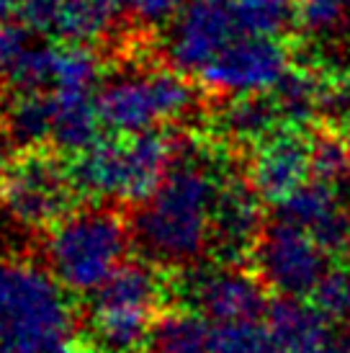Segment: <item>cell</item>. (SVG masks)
I'll use <instances>...</instances> for the list:
<instances>
[{"instance_id": "6da1fadb", "label": "cell", "mask_w": 350, "mask_h": 353, "mask_svg": "<svg viewBox=\"0 0 350 353\" xmlns=\"http://www.w3.org/2000/svg\"><path fill=\"white\" fill-rule=\"evenodd\" d=\"M222 181L219 163L209 160L198 145L181 148L163 183L139 204L132 225V235L150 261L183 268L209 250Z\"/></svg>"}, {"instance_id": "7a4b0ae2", "label": "cell", "mask_w": 350, "mask_h": 353, "mask_svg": "<svg viewBox=\"0 0 350 353\" xmlns=\"http://www.w3.org/2000/svg\"><path fill=\"white\" fill-rule=\"evenodd\" d=\"M68 289L52 271L0 258V353H54L75 338Z\"/></svg>"}, {"instance_id": "3957f363", "label": "cell", "mask_w": 350, "mask_h": 353, "mask_svg": "<svg viewBox=\"0 0 350 353\" xmlns=\"http://www.w3.org/2000/svg\"><path fill=\"white\" fill-rule=\"evenodd\" d=\"M181 148L183 139L163 129L98 137L90 148L72 155L70 173L80 196L142 204L163 183Z\"/></svg>"}, {"instance_id": "277c9868", "label": "cell", "mask_w": 350, "mask_h": 353, "mask_svg": "<svg viewBox=\"0 0 350 353\" xmlns=\"http://www.w3.org/2000/svg\"><path fill=\"white\" fill-rule=\"evenodd\" d=\"M129 232L127 222L114 209H72L49 227V271L72 294H96L121 263H127Z\"/></svg>"}, {"instance_id": "5b68a950", "label": "cell", "mask_w": 350, "mask_h": 353, "mask_svg": "<svg viewBox=\"0 0 350 353\" xmlns=\"http://www.w3.org/2000/svg\"><path fill=\"white\" fill-rule=\"evenodd\" d=\"M167 292L170 286H165L160 263L150 258L121 263L90 304L93 333L103 348L111 353L145 351Z\"/></svg>"}, {"instance_id": "8992f818", "label": "cell", "mask_w": 350, "mask_h": 353, "mask_svg": "<svg viewBox=\"0 0 350 353\" xmlns=\"http://www.w3.org/2000/svg\"><path fill=\"white\" fill-rule=\"evenodd\" d=\"M196 88L178 68L147 65L116 72L98 90V114L114 134H139L183 119Z\"/></svg>"}, {"instance_id": "52a82bcc", "label": "cell", "mask_w": 350, "mask_h": 353, "mask_svg": "<svg viewBox=\"0 0 350 353\" xmlns=\"http://www.w3.org/2000/svg\"><path fill=\"white\" fill-rule=\"evenodd\" d=\"M80 191L65 165L52 150L29 148L10 157L0 173V206L19 225L49 230L72 212Z\"/></svg>"}, {"instance_id": "ba28073f", "label": "cell", "mask_w": 350, "mask_h": 353, "mask_svg": "<svg viewBox=\"0 0 350 353\" xmlns=\"http://www.w3.org/2000/svg\"><path fill=\"white\" fill-rule=\"evenodd\" d=\"M253 263L268 289L283 296H307L330 271V253L309 230L276 219L262 230Z\"/></svg>"}, {"instance_id": "9c48e42d", "label": "cell", "mask_w": 350, "mask_h": 353, "mask_svg": "<svg viewBox=\"0 0 350 353\" xmlns=\"http://www.w3.org/2000/svg\"><path fill=\"white\" fill-rule=\"evenodd\" d=\"M265 281L258 274L224 263L222 268L191 271L175 279L170 286L185 310L204 314L212 323H237V320H260L268 312Z\"/></svg>"}, {"instance_id": "30bf717a", "label": "cell", "mask_w": 350, "mask_h": 353, "mask_svg": "<svg viewBox=\"0 0 350 353\" xmlns=\"http://www.w3.org/2000/svg\"><path fill=\"white\" fill-rule=\"evenodd\" d=\"M291 68V54L273 37H243L222 50L196 75L201 88L214 96H247L271 90L286 70Z\"/></svg>"}, {"instance_id": "8fae6325", "label": "cell", "mask_w": 350, "mask_h": 353, "mask_svg": "<svg viewBox=\"0 0 350 353\" xmlns=\"http://www.w3.org/2000/svg\"><path fill=\"white\" fill-rule=\"evenodd\" d=\"M237 34L232 0H188L170 31L167 54L181 72H198L232 41Z\"/></svg>"}, {"instance_id": "7c38bea8", "label": "cell", "mask_w": 350, "mask_h": 353, "mask_svg": "<svg viewBox=\"0 0 350 353\" xmlns=\"http://www.w3.org/2000/svg\"><path fill=\"white\" fill-rule=\"evenodd\" d=\"M311 176V134L302 124L283 121L255 145L250 183L262 201L281 204Z\"/></svg>"}, {"instance_id": "4fadbf2b", "label": "cell", "mask_w": 350, "mask_h": 353, "mask_svg": "<svg viewBox=\"0 0 350 353\" xmlns=\"http://www.w3.org/2000/svg\"><path fill=\"white\" fill-rule=\"evenodd\" d=\"M260 201V194L253 188L250 178L222 181L212 214V243H209V250L222 263L237 265L243 263L245 255L253 258L255 245L265 230Z\"/></svg>"}, {"instance_id": "5bb4252c", "label": "cell", "mask_w": 350, "mask_h": 353, "mask_svg": "<svg viewBox=\"0 0 350 353\" xmlns=\"http://www.w3.org/2000/svg\"><path fill=\"white\" fill-rule=\"evenodd\" d=\"M23 23L37 34L68 44H93L103 39L116 16L119 0H19Z\"/></svg>"}, {"instance_id": "9a60e30c", "label": "cell", "mask_w": 350, "mask_h": 353, "mask_svg": "<svg viewBox=\"0 0 350 353\" xmlns=\"http://www.w3.org/2000/svg\"><path fill=\"white\" fill-rule=\"evenodd\" d=\"M265 325L278 353H335L332 317L302 296H278L268 304Z\"/></svg>"}, {"instance_id": "2e32d148", "label": "cell", "mask_w": 350, "mask_h": 353, "mask_svg": "<svg viewBox=\"0 0 350 353\" xmlns=\"http://www.w3.org/2000/svg\"><path fill=\"white\" fill-rule=\"evenodd\" d=\"M54 101V127L52 150L65 155H78L98 139L103 124L98 114V93L93 88H47Z\"/></svg>"}, {"instance_id": "e0dca14e", "label": "cell", "mask_w": 350, "mask_h": 353, "mask_svg": "<svg viewBox=\"0 0 350 353\" xmlns=\"http://www.w3.org/2000/svg\"><path fill=\"white\" fill-rule=\"evenodd\" d=\"M54 127V101L52 90H10L3 111V129L21 150L44 148L52 142Z\"/></svg>"}, {"instance_id": "ac0fdd59", "label": "cell", "mask_w": 350, "mask_h": 353, "mask_svg": "<svg viewBox=\"0 0 350 353\" xmlns=\"http://www.w3.org/2000/svg\"><path fill=\"white\" fill-rule=\"evenodd\" d=\"M283 124L281 111L273 101L271 90L234 96L219 114V129L227 139L237 145H258Z\"/></svg>"}, {"instance_id": "d6986e66", "label": "cell", "mask_w": 350, "mask_h": 353, "mask_svg": "<svg viewBox=\"0 0 350 353\" xmlns=\"http://www.w3.org/2000/svg\"><path fill=\"white\" fill-rule=\"evenodd\" d=\"M147 353H212V320L194 310H170L157 317Z\"/></svg>"}, {"instance_id": "ffe728a7", "label": "cell", "mask_w": 350, "mask_h": 353, "mask_svg": "<svg viewBox=\"0 0 350 353\" xmlns=\"http://www.w3.org/2000/svg\"><path fill=\"white\" fill-rule=\"evenodd\" d=\"M322 75L314 72V68L294 65L281 75V80L271 88V96L281 111V119L289 124L309 127V121L320 114V93H322Z\"/></svg>"}, {"instance_id": "44dd1931", "label": "cell", "mask_w": 350, "mask_h": 353, "mask_svg": "<svg viewBox=\"0 0 350 353\" xmlns=\"http://www.w3.org/2000/svg\"><path fill=\"white\" fill-rule=\"evenodd\" d=\"M276 206H278L276 219L291 222V225L304 227L309 232H314L322 222H327L340 209L332 183H325V181H317V178L302 183L294 194H289L281 204Z\"/></svg>"}, {"instance_id": "7402d4cb", "label": "cell", "mask_w": 350, "mask_h": 353, "mask_svg": "<svg viewBox=\"0 0 350 353\" xmlns=\"http://www.w3.org/2000/svg\"><path fill=\"white\" fill-rule=\"evenodd\" d=\"M234 26L240 37H273L296 23V0H232Z\"/></svg>"}, {"instance_id": "603a6c76", "label": "cell", "mask_w": 350, "mask_h": 353, "mask_svg": "<svg viewBox=\"0 0 350 353\" xmlns=\"http://www.w3.org/2000/svg\"><path fill=\"white\" fill-rule=\"evenodd\" d=\"M350 173V150L345 134L335 127H320L311 134V178L338 183Z\"/></svg>"}, {"instance_id": "cb8c5ba5", "label": "cell", "mask_w": 350, "mask_h": 353, "mask_svg": "<svg viewBox=\"0 0 350 353\" xmlns=\"http://www.w3.org/2000/svg\"><path fill=\"white\" fill-rule=\"evenodd\" d=\"M212 353H278L268 325L258 320L212 323Z\"/></svg>"}, {"instance_id": "d4e9b609", "label": "cell", "mask_w": 350, "mask_h": 353, "mask_svg": "<svg viewBox=\"0 0 350 353\" xmlns=\"http://www.w3.org/2000/svg\"><path fill=\"white\" fill-rule=\"evenodd\" d=\"M350 0H296V26L309 37H330L348 26Z\"/></svg>"}, {"instance_id": "484cf974", "label": "cell", "mask_w": 350, "mask_h": 353, "mask_svg": "<svg viewBox=\"0 0 350 353\" xmlns=\"http://www.w3.org/2000/svg\"><path fill=\"white\" fill-rule=\"evenodd\" d=\"M311 302L325 314H330L332 320L350 314V271L330 268L311 292Z\"/></svg>"}, {"instance_id": "4316f807", "label": "cell", "mask_w": 350, "mask_h": 353, "mask_svg": "<svg viewBox=\"0 0 350 353\" xmlns=\"http://www.w3.org/2000/svg\"><path fill=\"white\" fill-rule=\"evenodd\" d=\"M121 13L134 19L142 26H160L170 19H178L188 0H119Z\"/></svg>"}, {"instance_id": "83f0119b", "label": "cell", "mask_w": 350, "mask_h": 353, "mask_svg": "<svg viewBox=\"0 0 350 353\" xmlns=\"http://www.w3.org/2000/svg\"><path fill=\"white\" fill-rule=\"evenodd\" d=\"M23 50H26V31L3 21L0 23V75L8 72L10 65L19 59Z\"/></svg>"}, {"instance_id": "f1b7e54d", "label": "cell", "mask_w": 350, "mask_h": 353, "mask_svg": "<svg viewBox=\"0 0 350 353\" xmlns=\"http://www.w3.org/2000/svg\"><path fill=\"white\" fill-rule=\"evenodd\" d=\"M8 142L10 137L6 134V129L0 127V173L6 170V165L10 163V157H8Z\"/></svg>"}, {"instance_id": "f546056e", "label": "cell", "mask_w": 350, "mask_h": 353, "mask_svg": "<svg viewBox=\"0 0 350 353\" xmlns=\"http://www.w3.org/2000/svg\"><path fill=\"white\" fill-rule=\"evenodd\" d=\"M19 8V0H0V23L8 21V16Z\"/></svg>"}, {"instance_id": "4dcf8cb0", "label": "cell", "mask_w": 350, "mask_h": 353, "mask_svg": "<svg viewBox=\"0 0 350 353\" xmlns=\"http://www.w3.org/2000/svg\"><path fill=\"white\" fill-rule=\"evenodd\" d=\"M335 353H350V333L338 335V341H335Z\"/></svg>"}, {"instance_id": "1f68e13d", "label": "cell", "mask_w": 350, "mask_h": 353, "mask_svg": "<svg viewBox=\"0 0 350 353\" xmlns=\"http://www.w3.org/2000/svg\"><path fill=\"white\" fill-rule=\"evenodd\" d=\"M342 124H345V139H348V150H350V117L345 119Z\"/></svg>"}, {"instance_id": "d6a6232c", "label": "cell", "mask_w": 350, "mask_h": 353, "mask_svg": "<svg viewBox=\"0 0 350 353\" xmlns=\"http://www.w3.org/2000/svg\"><path fill=\"white\" fill-rule=\"evenodd\" d=\"M345 258H348V271H350V245H348V250H345Z\"/></svg>"}, {"instance_id": "836d02e7", "label": "cell", "mask_w": 350, "mask_h": 353, "mask_svg": "<svg viewBox=\"0 0 350 353\" xmlns=\"http://www.w3.org/2000/svg\"><path fill=\"white\" fill-rule=\"evenodd\" d=\"M88 353H96V351H88Z\"/></svg>"}]
</instances>
